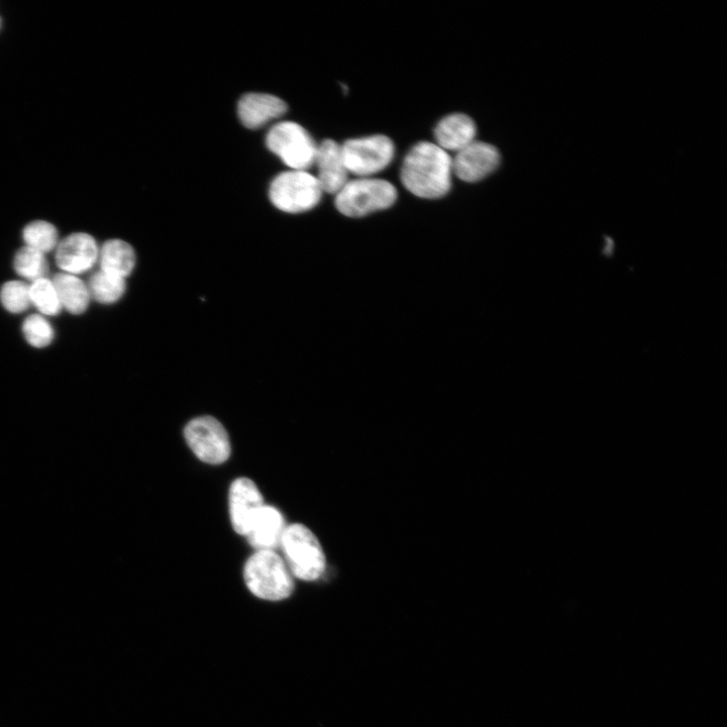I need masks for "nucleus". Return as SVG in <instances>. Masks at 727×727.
<instances>
[{"instance_id":"nucleus-1","label":"nucleus","mask_w":727,"mask_h":727,"mask_svg":"<svg viewBox=\"0 0 727 727\" xmlns=\"http://www.w3.org/2000/svg\"><path fill=\"white\" fill-rule=\"evenodd\" d=\"M453 158L438 145L421 142L407 153L400 172L403 186L423 199H439L452 188Z\"/></svg>"},{"instance_id":"nucleus-2","label":"nucleus","mask_w":727,"mask_h":727,"mask_svg":"<svg viewBox=\"0 0 727 727\" xmlns=\"http://www.w3.org/2000/svg\"><path fill=\"white\" fill-rule=\"evenodd\" d=\"M244 579L250 592L266 601H282L294 590L289 568L274 551L254 554L245 565Z\"/></svg>"},{"instance_id":"nucleus-3","label":"nucleus","mask_w":727,"mask_h":727,"mask_svg":"<svg viewBox=\"0 0 727 727\" xmlns=\"http://www.w3.org/2000/svg\"><path fill=\"white\" fill-rule=\"evenodd\" d=\"M397 200V189L386 180L365 177L349 180L336 194V207L343 216L363 218L390 209Z\"/></svg>"},{"instance_id":"nucleus-4","label":"nucleus","mask_w":727,"mask_h":727,"mask_svg":"<svg viewBox=\"0 0 727 727\" xmlns=\"http://www.w3.org/2000/svg\"><path fill=\"white\" fill-rule=\"evenodd\" d=\"M323 194L318 178L307 171L283 172L273 179L269 188V198L276 209L292 215L314 210Z\"/></svg>"},{"instance_id":"nucleus-5","label":"nucleus","mask_w":727,"mask_h":727,"mask_svg":"<svg viewBox=\"0 0 727 727\" xmlns=\"http://www.w3.org/2000/svg\"><path fill=\"white\" fill-rule=\"evenodd\" d=\"M289 570L303 581L319 579L326 569V557L318 538L303 525L285 529L281 545Z\"/></svg>"},{"instance_id":"nucleus-6","label":"nucleus","mask_w":727,"mask_h":727,"mask_svg":"<svg viewBox=\"0 0 727 727\" xmlns=\"http://www.w3.org/2000/svg\"><path fill=\"white\" fill-rule=\"evenodd\" d=\"M266 145L291 170L307 171L315 165L318 144L294 122H281L272 127Z\"/></svg>"},{"instance_id":"nucleus-7","label":"nucleus","mask_w":727,"mask_h":727,"mask_svg":"<svg viewBox=\"0 0 727 727\" xmlns=\"http://www.w3.org/2000/svg\"><path fill=\"white\" fill-rule=\"evenodd\" d=\"M184 437L195 456L206 464L221 465L231 456L227 430L210 415L189 422L185 427Z\"/></svg>"},{"instance_id":"nucleus-8","label":"nucleus","mask_w":727,"mask_h":727,"mask_svg":"<svg viewBox=\"0 0 727 727\" xmlns=\"http://www.w3.org/2000/svg\"><path fill=\"white\" fill-rule=\"evenodd\" d=\"M342 150L349 173L359 178L383 171L395 155L394 143L383 135L348 140Z\"/></svg>"},{"instance_id":"nucleus-9","label":"nucleus","mask_w":727,"mask_h":727,"mask_svg":"<svg viewBox=\"0 0 727 727\" xmlns=\"http://www.w3.org/2000/svg\"><path fill=\"white\" fill-rule=\"evenodd\" d=\"M99 246L87 233H74L59 242L56 248V264L63 273L79 275L98 263Z\"/></svg>"},{"instance_id":"nucleus-10","label":"nucleus","mask_w":727,"mask_h":727,"mask_svg":"<svg viewBox=\"0 0 727 727\" xmlns=\"http://www.w3.org/2000/svg\"><path fill=\"white\" fill-rule=\"evenodd\" d=\"M496 147L475 141L459 151L453 159V172L461 180L475 183L492 174L500 165Z\"/></svg>"},{"instance_id":"nucleus-11","label":"nucleus","mask_w":727,"mask_h":727,"mask_svg":"<svg viewBox=\"0 0 727 727\" xmlns=\"http://www.w3.org/2000/svg\"><path fill=\"white\" fill-rule=\"evenodd\" d=\"M229 502L234 530L247 537L255 517L265 505L260 490L252 480L239 478L231 486Z\"/></svg>"},{"instance_id":"nucleus-12","label":"nucleus","mask_w":727,"mask_h":727,"mask_svg":"<svg viewBox=\"0 0 727 727\" xmlns=\"http://www.w3.org/2000/svg\"><path fill=\"white\" fill-rule=\"evenodd\" d=\"M318 176L324 193L337 194L349 181V171L345 163L342 145L334 140H325L318 145L315 161Z\"/></svg>"},{"instance_id":"nucleus-13","label":"nucleus","mask_w":727,"mask_h":727,"mask_svg":"<svg viewBox=\"0 0 727 727\" xmlns=\"http://www.w3.org/2000/svg\"><path fill=\"white\" fill-rule=\"evenodd\" d=\"M287 112L286 103L279 97L267 93H248L238 103V116L248 129L256 130Z\"/></svg>"},{"instance_id":"nucleus-14","label":"nucleus","mask_w":727,"mask_h":727,"mask_svg":"<svg viewBox=\"0 0 727 727\" xmlns=\"http://www.w3.org/2000/svg\"><path fill=\"white\" fill-rule=\"evenodd\" d=\"M285 529L281 512L275 507L264 505L255 517L247 538L258 552L273 551L281 545Z\"/></svg>"},{"instance_id":"nucleus-15","label":"nucleus","mask_w":727,"mask_h":727,"mask_svg":"<svg viewBox=\"0 0 727 727\" xmlns=\"http://www.w3.org/2000/svg\"><path fill=\"white\" fill-rule=\"evenodd\" d=\"M477 127L467 115L453 114L439 122L435 129L436 145L448 151L459 152L476 141Z\"/></svg>"},{"instance_id":"nucleus-16","label":"nucleus","mask_w":727,"mask_h":727,"mask_svg":"<svg viewBox=\"0 0 727 727\" xmlns=\"http://www.w3.org/2000/svg\"><path fill=\"white\" fill-rule=\"evenodd\" d=\"M98 263L99 270L127 280L136 268L137 255L128 242L113 239L100 247Z\"/></svg>"},{"instance_id":"nucleus-17","label":"nucleus","mask_w":727,"mask_h":727,"mask_svg":"<svg viewBox=\"0 0 727 727\" xmlns=\"http://www.w3.org/2000/svg\"><path fill=\"white\" fill-rule=\"evenodd\" d=\"M62 308L74 316H80L88 308L91 296L88 285L78 276L60 273L53 278Z\"/></svg>"},{"instance_id":"nucleus-18","label":"nucleus","mask_w":727,"mask_h":727,"mask_svg":"<svg viewBox=\"0 0 727 727\" xmlns=\"http://www.w3.org/2000/svg\"><path fill=\"white\" fill-rule=\"evenodd\" d=\"M88 289L91 298L97 302L114 304L125 295L127 280L99 270L90 278Z\"/></svg>"},{"instance_id":"nucleus-19","label":"nucleus","mask_w":727,"mask_h":727,"mask_svg":"<svg viewBox=\"0 0 727 727\" xmlns=\"http://www.w3.org/2000/svg\"><path fill=\"white\" fill-rule=\"evenodd\" d=\"M23 240L26 247L42 254L56 250L59 244L57 228L50 222L37 220L28 224L23 230Z\"/></svg>"},{"instance_id":"nucleus-20","label":"nucleus","mask_w":727,"mask_h":727,"mask_svg":"<svg viewBox=\"0 0 727 727\" xmlns=\"http://www.w3.org/2000/svg\"><path fill=\"white\" fill-rule=\"evenodd\" d=\"M30 294L31 302L41 316L54 317L60 314L62 305L52 280L46 277L32 282Z\"/></svg>"},{"instance_id":"nucleus-21","label":"nucleus","mask_w":727,"mask_h":727,"mask_svg":"<svg viewBox=\"0 0 727 727\" xmlns=\"http://www.w3.org/2000/svg\"><path fill=\"white\" fill-rule=\"evenodd\" d=\"M14 268L21 277L34 282L46 278L48 262L45 254L25 246L17 252Z\"/></svg>"},{"instance_id":"nucleus-22","label":"nucleus","mask_w":727,"mask_h":727,"mask_svg":"<svg viewBox=\"0 0 727 727\" xmlns=\"http://www.w3.org/2000/svg\"><path fill=\"white\" fill-rule=\"evenodd\" d=\"M0 302L14 315L23 314L30 305V285L22 281H9L0 290Z\"/></svg>"},{"instance_id":"nucleus-23","label":"nucleus","mask_w":727,"mask_h":727,"mask_svg":"<svg viewBox=\"0 0 727 727\" xmlns=\"http://www.w3.org/2000/svg\"><path fill=\"white\" fill-rule=\"evenodd\" d=\"M23 334L26 341L37 349L50 346L55 338L52 325L41 315H33L25 320Z\"/></svg>"},{"instance_id":"nucleus-24","label":"nucleus","mask_w":727,"mask_h":727,"mask_svg":"<svg viewBox=\"0 0 727 727\" xmlns=\"http://www.w3.org/2000/svg\"><path fill=\"white\" fill-rule=\"evenodd\" d=\"M2 27H3V22H2V19H0V30H2Z\"/></svg>"}]
</instances>
